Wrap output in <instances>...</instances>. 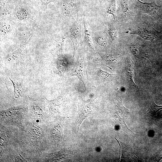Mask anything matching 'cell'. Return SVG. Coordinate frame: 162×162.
<instances>
[{
    "mask_svg": "<svg viewBox=\"0 0 162 162\" xmlns=\"http://www.w3.org/2000/svg\"><path fill=\"white\" fill-rule=\"evenodd\" d=\"M32 34L28 40L22 44L19 48L4 58V61L8 64H14L21 63L23 62L25 50L31 40Z\"/></svg>",
    "mask_w": 162,
    "mask_h": 162,
    "instance_id": "5",
    "label": "cell"
},
{
    "mask_svg": "<svg viewBox=\"0 0 162 162\" xmlns=\"http://www.w3.org/2000/svg\"><path fill=\"white\" fill-rule=\"evenodd\" d=\"M129 48L131 52L135 57L138 58L142 57L141 49L138 46L132 44L130 46Z\"/></svg>",
    "mask_w": 162,
    "mask_h": 162,
    "instance_id": "18",
    "label": "cell"
},
{
    "mask_svg": "<svg viewBox=\"0 0 162 162\" xmlns=\"http://www.w3.org/2000/svg\"><path fill=\"white\" fill-rule=\"evenodd\" d=\"M162 109V105H157L155 103L153 100L151 102L148 111L151 114L154 115L156 114L159 110Z\"/></svg>",
    "mask_w": 162,
    "mask_h": 162,
    "instance_id": "19",
    "label": "cell"
},
{
    "mask_svg": "<svg viewBox=\"0 0 162 162\" xmlns=\"http://www.w3.org/2000/svg\"><path fill=\"white\" fill-rule=\"evenodd\" d=\"M108 32L110 38L113 40H115L118 38L117 32L113 26H110L109 28Z\"/></svg>",
    "mask_w": 162,
    "mask_h": 162,
    "instance_id": "21",
    "label": "cell"
},
{
    "mask_svg": "<svg viewBox=\"0 0 162 162\" xmlns=\"http://www.w3.org/2000/svg\"><path fill=\"white\" fill-rule=\"evenodd\" d=\"M32 108L35 116L38 118H42L44 115L43 110L38 106L34 105L32 106Z\"/></svg>",
    "mask_w": 162,
    "mask_h": 162,
    "instance_id": "22",
    "label": "cell"
},
{
    "mask_svg": "<svg viewBox=\"0 0 162 162\" xmlns=\"http://www.w3.org/2000/svg\"><path fill=\"white\" fill-rule=\"evenodd\" d=\"M79 119L76 124L78 133L80 126L84 120L92 114V111L88 106L84 105L78 106Z\"/></svg>",
    "mask_w": 162,
    "mask_h": 162,
    "instance_id": "8",
    "label": "cell"
},
{
    "mask_svg": "<svg viewBox=\"0 0 162 162\" xmlns=\"http://www.w3.org/2000/svg\"><path fill=\"white\" fill-rule=\"evenodd\" d=\"M84 27V36L85 42L88 46L92 50L95 51L94 45L91 36L89 33L88 24L85 16L83 17Z\"/></svg>",
    "mask_w": 162,
    "mask_h": 162,
    "instance_id": "11",
    "label": "cell"
},
{
    "mask_svg": "<svg viewBox=\"0 0 162 162\" xmlns=\"http://www.w3.org/2000/svg\"><path fill=\"white\" fill-rule=\"evenodd\" d=\"M97 73L99 78L104 81H110L113 77V76L116 75L110 74L107 71L103 70L101 67L98 68Z\"/></svg>",
    "mask_w": 162,
    "mask_h": 162,
    "instance_id": "14",
    "label": "cell"
},
{
    "mask_svg": "<svg viewBox=\"0 0 162 162\" xmlns=\"http://www.w3.org/2000/svg\"><path fill=\"white\" fill-rule=\"evenodd\" d=\"M125 71L127 80L130 86L138 88L134 81V63L130 58L126 59L125 64Z\"/></svg>",
    "mask_w": 162,
    "mask_h": 162,
    "instance_id": "10",
    "label": "cell"
},
{
    "mask_svg": "<svg viewBox=\"0 0 162 162\" xmlns=\"http://www.w3.org/2000/svg\"><path fill=\"white\" fill-rule=\"evenodd\" d=\"M11 81L14 86V97L16 99L20 98L21 96V92L22 88L20 83L15 82L9 78Z\"/></svg>",
    "mask_w": 162,
    "mask_h": 162,
    "instance_id": "15",
    "label": "cell"
},
{
    "mask_svg": "<svg viewBox=\"0 0 162 162\" xmlns=\"http://www.w3.org/2000/svg\"><path fill=\"white\" fill-rule=\"evenodd\" d=\"M66 96V92L63 91L57 98L55 99L49 100L46 99L51 115L58 116L65 112L67 107Z\"/></svg>",
    "mask_w": 162,
    "mask_h": 162,
    "instance_id": "2",
    "label": "cell"
},
{
    "mask_svg": "<svg viewBox=\"0 0 162 162\" xmlns=\"http://www.w3.org/2000/svg\"><path fill=\"white\" fill-rule=\"evenodd\" d=\"M16 15L19 20H24L27 18L28 12L26 8H21L17 11Z\"/></svg>",
    "mask_w": 162,
    "mask_h": 162,
    "instance_id": "20",
    "label": "cell"
},
{
    "mask_svg": "<svg viewBox=\"0 0 162 162\" xmlns=\"http://www.w3.org/2000/svg\"></svg>",
    "mask_w": 162,
    "mask_h": 162,
    "instance_id": "27",
    "label": "cell"
},
{
    "mask_svg": "<svg viewBox=\"0 0 162 162\" xmlns=\"http://www.w3.org/2000/svg\"><path fill=\"white\" fill-rule=\"evenodd\" d=\"M51 139L60 142L63 139L62 128L58 125L55 127L50 133Z\"/></svg>",
    "mask_w": 162,
    "mask_h": 162,
    "instance_id": "12",
    "label": "cell"
},
{
    "mask_svg": "<svg viewBox=\"0 0 162 162\" xmlns=\"http://www.w3.org/2000/svg\"><path fill=\"white\" fill-rule=\"evenodd\" d=\"M42 3L43 8L44 10L47 8V5L50 2H52L54 0H40Z\"/></svg>",
    "mask_w": 162,
    "mask_h": 162,
    "instance_id": "26",
    "label": "cell"
},
{
    "mask_svg": "<svg viewBox=\"0 0 162 162\" xmlns=\"http://www.w3.org/2000/svg\"><path fill=\"white\" fill-rule=\"evenodd\" d=\"M86 67L83 61L78 59L74 65L71 73V76L78 77L83 83L85 88V81L87 78Z\"/></svg>",
    "mask_w": 162,
    "mask_h": 162,
    "instance_id": "7",
    "label": "cell"
},
{
    "mask_svg": "<svg viewBox=\"0 0 162 162\" xmlns=\"http://www.w3.org/2000/svg\"><path fill=\"white\" fill-rule=\"evenodd\" d=\"M73 152L69 150L63 149L61 151L49 154L46 159L47 161H59L70 156Z\"/></svg>",
    "mask_w": 162,
    "mask_h": 162,
    "instance_id": "9",
    "label": "cell"
},
{
    "mask_svg": "<svg viewBox=\"0 0 162 162\" xmlns=\"http://www.w3.org/2000/svg\"><path fill=\"white\" fill-rule=\"evenodd\" d=\"M122 7L123 11L126 15H130L131 14V11L129 8L125 0H122Z\"/></svg>",
    "mask_w": 162,
    "mask_h": 162,
    "instance_id": "23",
    "label": "cell"
},
{
    "mask_svg": "<svg viewBox=\"0 0 162 162\" xmlns=\"http://www.w3.org/2000/svg\"><path fill=\"white\" fill-rule=\"evenodd\" d=\"M127 33L138 35L144 40L151 41H156L160 38L156 31L146 27H139L134 30L128 31Z\"/></svg>",
    "mask_w": 162,
    "mask_h": 162,
    "instance_id": "6",
    "label": "cell"
},
{
    "mask_svg": "<svg viewBox=\"0 0 162 162\" xmlns=\"http://www.w3.org/2000/svg\"><path fill=\"white\" fill-rule=\"evenodd\" d=\"M81 23V20L77 18L71 26L67 35L72 42L74 55L79 45L82 43Z\"/></svg>",
    "mask_w": 162,
    "mask_h": 162,
    "instance_id": "4",
    "label": "cell"
},
{
    "mask_svg": "<svg viewBox=\"0 0 162 162\" xmlns=\"http://www.w3.org/2000/svg\"><path fill=\"white\" fill-rule=\"evenodd\" d=\"M1 27L4 30L6 31H10L11 29V26H10L6 23H2L1 26Z\"/></svg>",
    "mask_w": 162,
    "mask_h": 162,
    "instance_id": "25",
    "label": "cell"
},
{
    "mask_svg": "<svg viewBox=\"0 0 162 162\" xmlns=\"http://www.w3.org/2000/svg\"><path fill=\"white\" fill-rule=\"evenodd\" d=\"M116 2L113 0L107 10V13L113 16L114 19L116 20L117 18Z\"/></svg>",
    "mask_w": 162,
    "mask_h": 162,
    "instance_id": "17",
    "label": "cell"
},
{
    "mask_svg": "<svg viewBox=\"0 0 162 162\" xmlns=\"http://www.w3.org/2000/svg\"><path fill=\"white\" fill-rule=\"evenodd\" d=\"M97 41L98 44L102 46L105 47L107 45V43L106 39L103 37H99L97 38Z\"/></svg>",
    "mask_w": 162,
    "mask_h": 162,
    "instance_id": "24",
    "label": "cell"
},
{
    "mask_svg": "<svg viewBox=\"0 0 162 162\" xmlns=\"http://www.w3.org/2000/svg\"><path fill=\"white\" fill-rule=\"evenodd\" d=\"M116 108L120 112L127 116L129 112V110L123 105L122 100L117 99L116 101Z\"/></svg>",
    "mask_w": 162,
    "mask_h": 162,
    "instance_id": "16",
    "label": "cell"
},
{
    "mask_svg": "<svg viewBox=\"0 0 162 162\" xmlns=\"http://www.w3.org/2000/svg\"><path fill=\"white\" fill-rule=\"evenodd\" d=\"M141 14H146L162 23V10L161 7L154 3H143L137 0Z\"/></svg>",
    "mask_w": 162,
    "mask_h": 162,
    "instance_id": "3",
    "label": "cell"
},
{
    "mask_svg": "<svg viewBox=\"0 0 162 162\" xmlns=\"http://www.w3.org/2000/svg\"><path fill=\"white\" fill-rule=\"evenodd\" d=\"M23 106L14 107L1 111L2 121L7 124H20L26 112Z\"/></svg>",
    "mask_w": 162,
    "mask_h": 162,
    "instance_id": "1",
    "label": "cell"
},
{
    "mask_svg": "<svg viewBox=\"0 0 162 162\" xmlns=\"http://www.w3.org/2000/svg\"><path fill=\"white\" fill-rule=\"evenodd\" d=\"M0 137V151L1 153L7 149L9 139V136L5 131L1 130Z\"/></svg>",
    "mask_w": 162,
    "mask_h": 162,
    "instance_id": "13",
    "label": "cell"
}]
</instances>
